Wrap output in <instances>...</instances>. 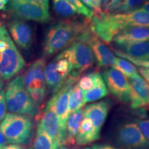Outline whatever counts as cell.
I'll use <instances>...</instances> for the list:
<instances>
[{"label":"cell","instance_id":"836d02e7","mask_svg":"<svg viewBox=\"0 0 149 149\" xmlns=\"http://www.w3.org/2000/svg\"><path fill=\"white\" fill-rule=\"evenodd\" d=\"M16 1H26V2H33L36 3H40V4L48 6H49V1L50 0H13Z\"/></svg>","mask_w":149,"mask_h":149},{"label":"cell","instance_id":"e0dca14e","mask_svg":"<svg viewBox=\"0 0 149 149\" xmlns=\"http://www.w3.org/2000/svg\"><path fill=\"white\" fill-rule=\"evenodd\" d=\"M89 44L94 54L97 64L100 67L113 66L116 57L103 41L93 33L89 40Z\"/></svg>","mask_w":149,"mask_h":149},{"label":"cell","instance_id":"7bdbcfd3","mask_svg":"<svg viewBox=\"0 0 149 149\" xmlns=\"http://www.w3.org/2000/svg\"><path fill=\"white\" fill-rule=\"evenodd\" d=\"M3 85H4V82H3V79H2V77L0 76V91L2 90Z\"/></svg>","mask_w":149,"mask_h":149},{"label":"cell","instance_id":"603a6c76","mask_svg":"<svg viewBox=\"0 0 149 149\" xmlns=\"http://www.w3.org/2000/svg\"><path fill=\"white\" fill-rule=\"evenodd\" d=\"M53 7L55 13L61 17L70 18L79 14L77 9L65 0H53Z\"/></svg>","mask_w":149,"mask_h":149},{"label":"cell","instance_id":"60d3db41","mask_svg":"<svg viewBox=\"0 0 149 149\" xmlns=\"http://www.w3.org/2000/svg\"><path fill=\"white\" fill-rule=\"evenodd\" d=\"M141 8L144 9V10H146L147 13H149V1L145 3L144 4L141 6Z\"/></svg>","mask_w":149,"mask_h":149},{"label":"cell","instance_id":"4dcf8cb0","mask_svg":"<svg viewBox=\"0 0 149 149\" xmlns=\"http://www.w3.org/2000/svg\"><path fill=\"white\" fill-rule=\"evenodd\" d=\"M7 106L6 102L5 90L0 91V123L2 122L6 115L7 114Z\"/></svg>","mask_w":149,"mask_h":149},{"label":"cell","instance_id":"7402d4cb","mask_svg":"<svg viewBox=\"0 0 149 149\" xmlns=\"http://www.w3.org/2000/svg\"><path fill=\"white\" fill-rule=\"evenodd\" d=\"M33 149H57L58 146L53 142L50 137L37 126L36 133L33 140Z\"/></svg>","mask_w":149,"mask_h":149},{"label":"cell","instance_id":"277c9868","mask_svg":"<svg viewBox=\"0 0 149 149\" xmlns=\"http://www.w3.org/2000/svg\"><path fill=\"white\" fill-rule=\"evenodd\" d=\"M7 109L10 113L37 116L39 109L24 85L23 75L17 76L7 85L5 92Z\"/></svg>","mask_w":149,"mask_h":149},{"label":"cell","instance_id":"3957f363","mask_svg":"<svg viewBox=\"0 0 149 149\" xmlns=\"http://www.w3.org/2000/svg\"><path fill=\"white\" fill-rule=\"evenodd\" d=\"M25 65V60L0 20V76L3 80L12 79Z\"/></svg>","mask_w":149,"mask_h":149},{"label":"cell","instance_id":"bcb514c9","mask_svg":"<svg viewBox=\"0 0 149 149\" xmlns=\"http://www.w3.org/2000/svg\"><path fill=\"white\" fill-rule=\"evenodd\" d=\"M29 149H33V148H29Z\"/></svg>","mask_w":149,"mask_h":149},{"label":"cell","instance_id":"cb8c5ba5","mask_svg":"<svg viewBox=\"0 0 149 149\" xmlns=\"http://www.w3.org/2000/svg\"><path fill=\"white\" fill-rule=\"evenodd\" d=\"M112 67L124 74V76H126V77H128V79L138 74V71H137V69L136 68L135 65H133L130 61L120 58V57L115 58V63Z\"/></svg>","mask_w":149,"mask_h":149},{"label":"cell","instance_id":"5b68a950","mask_svg":"<svg viewBox=\"0 0 149 149\" xmlns=\"http://www.w3.org/2000/svg\"><path fill=\"white\" fill-rule=\"evenodd\" d=\"M33 126L30 116L8 113L0 123V130L10 144L27 145L32 139Z\"/></svg>","mask_w":149,"mask_h":149},{"label":"cell","instance_id":"8fae6325","mask_svg":"<svg viewBox=\"0 0 149 149\" xmlns=\"http://www.w3.org/2000/svg\"><path fill=\"white\" fill-rule=\"evenodd\" d=\"M110 92L121 102H130V84L128 78L113 68H107L102 74Z\"/></svg>","mask_w":149,"mask_h":149},{"label":"cell","instance_id":"44dd1931","mask_svg":"<svg viewBox=\"0 0 149 149\" xmlns=\"http://www.w3.org/2000/svg\"><path fill=\"white\" fill-rule=\"evenodd\" d=\"M108 95L109 90L104 82L102 75H101L97 80L96 84L92 88L83 92L84 102L86 104L97 101L107 97Z\"/></svg>","mask_w":149,"mask_h":149},{"label":"cell","instance_id":"6da1fadb","mask_svg":"<svg viewBox=\"0 0 149 149\" xmlns=\"http://www.w3.org/2000/svg\"><path fill=\"white\" fill-rule=\"evenodd\" d=\"M131 26H149V13L141 8L126 13H94L89 22L92 32L104 43L113 41L121 30Z\"/></svg>","mask_w":149,"mask_h":149},{"label":"cell","instance_id":"7c38bea8","mask_svg":"<svg viewBox=\"0 0 149 149\" xmlns=\"http://www.w3.org/2000/svg\"><path fill=\"white\" fill-rule=\"evenodd\" d=\"M39 127H40L57 146L65 144L66 133L61 126L60 122L55 112L46 104L44 111L39 115Z\"/></svg>","mask_w":149,"mask_h":149},{"label":"cell","instance_id":"83f0119b","mask_svg":"<svg viewBox=\"0 0 149 149\" xmlns=\"http://www.w3.org/2000/svg\"><path fill=\"white\" fill-rule=\"evenodd\" d=\"M65 1L69 2L77 9L78 13L84 16L88 20H91V18L94 15V12L90 8H88L86 6H85L81 2V0H65Z\"/></svg>","mask_w":149,"mask_h":149},{"label":"cell","instance_id":"d590c367","mask_svg":"<svg viewBox=\"0 0 149 149\" xmlns=\"http://www.w3.org/2000/svg\"><path fill=\"white\" fill-rule=\"evenodd\" d=\"M1 149H25V146L20 144H6Z\"/></svg>","mask_w":149,"mask_h":149},{"label":"cell","instance_id":"52a82bcc","mask_svg":"<svg viewBox=\"0 0 149 149\" xmlns=\"http://www.w3.org/2000/svg\"><path fill=\"white\" fill-rule=\"evenodd\" d=\"M80 74L81 73L79 72L72 70L61 88L57 92L54 93L47 103L57 114L61 128L65 133L66 132V124L69 117L68 103L70 94L74 85L81 77Z\"/></svg>","mask_w":149,"mask_h":149},{"label":"cell","instance_id":"4316f807","mask_svg":"<svg viewBox=\"0 0 149 149\" xmlns=\"http://www.w3.org/2000/svg\"><path fill=\"white\" fill-rule=\"evenodd\" d=\"M149 0H123L122 4L115 13H126L141 8Z\"/></svg>","mask_w":149,"mask_h":149},{"label":"cell","instance_id":"1f68e13d","mask_svg":"<svg viewBox=\"0 0 149 149\" xmlns=\"http://www.w3.org/2000/svg\"><path fill=\"white\" fill-rule=\"evenodd\" d=\"M122 1L123 0H111L109 1V3H108L107 7L104 9L103 11L107 13H115L119 8L120 5L122 4Z\"/></svg>","mask_w":149,"mask_h":149},{"label":"cell","instance_id":"f35d334b","mask_svg":"<svg viewBox=\"0 0 149 149\" xmlns=\"http://www.w3.org/2000/svg\"><path fill=\"white\" fill-rule=\"evenodd\" d=\"M7 141L4 135H3V133H1V131L0 130V149L2 148L3 146H5L7 144Z\"/></svg>","mask_w":149,"mask_h":149},{"label":"cell","instance_id":"484cf974","mask_svg":"<svg viewBox=\"0 0 149 149\" xmlns=\"http://www.w3.org/2000/svg\"><path fill=\"white\" fill-rule=\"evenodd\" d=\"M101 75L102 74L98 72H89L88 74H86L80 77L76 84L83 92L88 91L94 86L97 82V80Z\"/></svg>","mask_w":149,"mask_h":149},{"label":"cell","instance_id":"f1b7e54d","mask_svg":"<svg viewBox=\"0 0 149 149\" xmlns=\"http://www.w3.org/2000/svg\"><path fill=\"white\" fill-rule=\"evenodd\" d=\"M113 51H114L115 55L120 57V58L126 59V60L130 61V62H131L132 64L135 65V66L143 67V68H148L149 69V59L148 60H138V59H135L128 57V55H125V54L118 51L117 49H113Z\"/></svg>","mask_w":149,"mask_h":149},{"label":"cell","instance_id":"ac0fdd59","mask_svg":"<svg viewBox=\"0 0 149 149\" xmlns=\"http://www.w3.org/2000/svg\"><path fill=\"white\" fill-rule=\"evenodd\" d=\"M100 138L98 132L93 125V123L88 117H84L75 138V144L77 146H84L94 142Z\"/></svg>","mask_w":149,"mask_h":149},{"label":"cell","instance_id":"d4e9b609","mask_svg":"<svg viewBox=\"0 0 149 149\" xmlns=\"http://www.w3.org/2000/svg\"><path fill=\"white\" fill-rule=\"evenodd\" d=\"M84 102L83 91L79 88V86L76 84L74 85L72 88L70 94L69 103H68V110H69V115L73 112L77 111L80 109H82L84 105Z\"/></svg>","mask_w":149,"mask_h":149},{"label":"cell","instance_id":"ba28073f","mask_svg":"<svg viewBox=\"0 0 149 149\" xmlns=\"http://www.w3.org/2000/svg\"><path fill=\"white\" fill-rule=\"evenodd\" d=\"M92 34V31L88 26L68 47L72 54V70L81 73L94 64V54L89 44Z\"/></svg>","mask_w":149,"mask_h":149},{"label":"cell","instance_id":"5bb4252c","mask_svg":"<svg viewBox=\"0 0 149 149\" xmlns=\"http://www.w3.org/2000/svg\"><path fill=\"white\" fill-rule=\"evenodd\" d=\"M128 80L130 84V107L135 110L149 107V85L139 73Z\"/></svg>","mask_w":149,"mask_h":149},{"label":"cell","instance_id":"f546056e","mask_svg":"<svg viewBox=\"0 0 149 149\" xmlns=\"http://www.w3.org/2000/svg\"><path fill=\"white\" fill-rule=\"evenodd\" d=\"M136 124H137L139 129L143 135L149 142V119L148 120H136Z\"/></svg>","mask_w":149,"mask_h":149},{"label":"cell","instance_id":"d6986e66","mask_svg":"<svg viewBox=\"0 0 149 149\" xmlns=\"http://www.w3.org/2000/svg\"><path fill=\"white\" fill-rule=\"evenodd\" d=\"M117 47H118V51L131 58L138 60L149 59V40L130 43L124 45L117 46Z\"/></svg>","mask_w":149,"mask_h":149},{"label":"cell","instance_id":"7a4b0ae2","mask_svg":"<svg viewBox=\"0 0 149 149\" xmlns=\"http://www.w3.org/2000/svg\"><path fill=\"white\" fill-rule=\"evenodd\" d=\"M89 22L64 20L54 24L46 31L43 44V55L49 57L64 51L73 44L89 26Z\"/></svg>","mask_w":149,"mask_h":149},{"label":"cell","instance_id":"ee69618b","mask_svg":"<svg viewBox=\"0 0 149 149\" xmlns=\"http://www.w3.org/2000/svg\"><path fill=\"white\" fill-rule=\"evenodd\" d=\"M57 149H70V148H68V146H66V145H61V146H59Z\"/></svg>","mask_w":149,"mask_h":149},{"label":"cell","instance_id":"f6af8a7d","mask_svg":"<svg viewBox=\"0 0 149 149\" xmlns=\"http://www.w3.org/2000/svg\"><path fill=\"white\" fill-rule=\"evenodd\" d=\"M81 149H91V148H89V147H86V148H81Z\"/></svg>","mask_w":149,"mask_h":149},{"label":"cell","instance_id":"74e56055","mask_svg":"<svg viewBox=\"0 0 149 149\" xmlns=\"http://www.w3.org/2000/svg\"><path fill=\"white\" fill-rule=\"evenodd\" d=\"M111 146L110 145L104 144H93L92 146V149H112Z\"/></svg>","mask_w":149,"mask_h":149},{"label":"cell","instance_id":"30bf717a","mask_svg":"<svg viewBox=\"0 0 149 149\" xmlns=\"http://www.w3.org/2000/svg\"><path fill=\"white\" fill-rule=\"evenodd\" d=\"M117 141L124 149L149 148L148 141L135 122L125 123L118 128Z\"/></svg>","mask_w":149,"mask_h":149},{"label":"cell","instance_id":"e575fe53","mask_svg":"<svg viewBox=\"0 0 149 149\" xmlns=\"http://www.w3.org/2000/svg\"><path fill=\"white\" fill-rule=\"evenodd\" d=\"M93 4L95 7V10L94 11V13H98L102 12V0H93Z\"/></svg>","mask_w":149,"mask_h":149},{"label":"cell","instance_id":"9c48e42d","mask_svg":"<svg viewBox=\"0 0 149 149\" xmlns=\"http://www.w3.org/2000/svg\"><path fill=\"white\" fill-rule=\"evenodd\" d=\"M8 9L13 16L22 20L47 23L51 19L49 6L40 3L10 0Z\"/></svg>","mask_w":149,"mask_h":149},{"label":"cell","instance_id":"ffe728a7","mask_svg":"<svg viewBox=\"0 0 149 149\" xmlns=\"http://www.w3.org/2000/svg\"><path fill=\"white\" fill-rule=\"evenodd\" d=\"M84 117L83 108L70 113L66 124V132L65 144L73 146L75 138Z\"/></svg>","mask_w":149,"mask_h":149},{"label":"cell","instance_id":"b9f144b4","mask_svg":"<svg viewBox=\"0 0 149 149\" xmlns=\"http://www.w3.org/2000/svg\"><path fill=\"white\" fill-rule=\"evenodd\" d=\"M110 1L111 0H102V7L103 8V10L107 7V6L109 3Z\"/></svg>","mask_w":149,"mask_h":149},{"label":"cell","instance_id":"ab89813d","mask_svg":"<svg viewBox=\"0 0 149 149\" xmlns=\"http://www.w3.org/2000/svg\"><path fill=\"white\" fill-rule=\"evenodd\" d=\"M6 8V4L3 0H0V11L5 10Z\"/></svg>","mask_w":149,"mask_h":149},{"label":"cell","instance_id":"2e32d148","mask_svg":"<svg viewBox=\"0 0 149 149\" xmlns=\"http://www.w3.org/2000/svg\"><path fill=\"white\" fill-rule=\"evenodd\" d=\"M111 100L107 99L89 104L83 109L84 117L90 119L97 130L100 133L111 107Z\"/></svg>","mask_w":149,"mask_h":149},{"label":"cell","instance_id":"9a60e30c","mask_svg":"<svg viewBox=\"0 0 149 149\" xmlns=\"http://www.w3.org/2000/svg\"><path fill=\"white\" fill-rule=\"evenodd\" d=\"M149 40V26H131L119 31L113 41L116 46Z\"/></svg>","mask_w":149,"mask_h":149},{"label":"cell","instance_id":"4fadbf2b","mask_svg":"<svg viewBox=\"0 0 149 149\" xmlns=\"http://www.w3.org/2000/svg\"><path fill=\"white\" fill-rule=\"evenodd\" d=\"M8 33L13 41L19 48L28 51L33 45V34L32 28L29 24L19 19H14L7 24Z\"/></svg>","mask_w":149,"mask_h":149},{"label":"cell","instance_id":"d6a6232c","mask_svg":"<svg viewBox=\"0 0 149 149\" xmlns=\"http://www.w3.org/2000/svg\"><path fill=\"white\" fill-rule=\"evenodd\" d=\"M137 71L139 72L140 76L144 79L146 82L149 85V69L148 68L139 67L137 68Z\"/></svg>","mask_w":149,"mask_h":149},{"label":"cell","instance_id":"8992f818","mask_svg":"<svg viewBox=\"0 0 149 149\" xmlns=\"http://www.w3.org/2000/svg\"><path fill=\"white\" fill-rule=\"evenodd\" d=\"M45 67V58L36 59L31 63L23 75L24 85L38 109L46 96Z\"/></svg>","mask_w":149,"mask_h":149},{"label":"cell","instance_id":"8d00e7d4","mask_svg":"<svg viewBox=\"0 0 149 149\" xmlns=\"http://www.w3.org/2000/svg\"><path fill=\"white\" fill-rule=\"evenodd\" d=\"M81 1L84 4L85 3V6H88V8H91V10H92L93 12L95 10V7L94 4H93V0H81Z\"/></svg>","mask_w":149,"mask_h":149}]
</instances>
